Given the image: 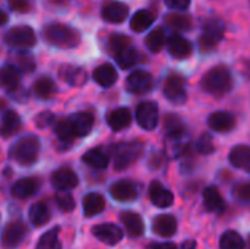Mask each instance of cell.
<instances>
[{
	"label": "cell",
	"instance_id": "60d3db41",
	"mask_svg": "<svg viewBox=\"0 0 250 249\" xmlns=\"http://www.w3.org/2000/svg\"><path fill=\"white\" fill-rule=\"evenodd\" d=\"M13 60H15V63H12V65L16 66L23 73H31L35 70V60L31 56V53L19 50L13 54Z\"/></svg>",
	"mask_w": 250,
	"mask_h": 249
},
{
	"label": "cell",
	"instance_id": "b9f144b4",
	"mask_svg": "<svg viewBox=\"0 0 250 249\" xmlns=\"http://www.w3.org/2000/svg\"><path fill=\"white\" fill-rule=\"evenodd\" d=\"M35 249H62V244L59 241V227H53L47 230L37 242Z\"/></svg>",
	"mask_w": 250,
	"mask_h": 249
},
{
	"label": "cell",
	"instance_id": "4fadbf2b",
	"mask_svg": "<svg viewBox=\"0 0 250 249\" xmlns=\"http://www.w3.org/2000/svg\"><path fill=\"white\" fill-rule=\"evenodd\" d=\"M166 45H167L168 53H170L173 57H176V59H186V57H189V56L192 54V51H193L192 43H190L188 38H185L183 35L176 34V32L171 34V35L168 37Z\"/></svg>",
	"mask_w": 250,
	"mask_h": 249
},
{
	"label": "cell",
	"instance_id": "f907efd6",
	"mask_svg": "<svg viewBox=\"0 0 250 249\" xmlns=\"http://www.w3.org/2000/svg\"><path fill=\"white\" fill-rule=\"evenodd\" d=\"M195 248H196L195 241H188V242H185V244L182 245V248L180 249H195Z\"/></svg>",
	"mask_w": 250,
	"mask_h": 249
},
{
	"label": "cell",
	"instance_id": "44dd1931",
	"mask_svg": "<svg viewBox=\"0 0 250 249\" xmlns=\"http://www.w3.org/2000/svg\"><path fill=\"white\" fill-rule=\"evenodd\" d=\"M1 85L10 94L18 91L21 87V70L12 63H6L1 68Z\"/></svg>",
	"mask_w": 250,
	"mask_h": 249
},
{
	"label": "cell",
	"instance_id": "e575fe53",
	"mask_svg": "<svg viewBox=\"0 0 250 249\" xmlns=\"http://www.w3.org/2000/svg\"><path fill=\"white\" fill-rule=\"evenodd\" d=\"M29 222L35 226V227H41L44 225L48 223L50 220V210L44 203H35L31 208H29Z\"/></svg>",
	"mask_w": 250,
	"mask_h": 249
},
{
	"label": "cell",
	"instance_id": "ab89813d",
	"mask_svg": "<svg viewBox=\"0 0 250 249\" xmlns=\"http://www.w3.org/2000/svg\"><path fill=\"white\" fill-rule=\"evenodd\" d=\"M245 239L234 230H227L223 233L220 239V249H245Z\"/></svg>",
	"mask_w": 250,
	"mask_h": 249
},
{
	"label": "cell",
	"instance_id": "d590c367",
	"mask_svg": "<svg viewBox=\"0 0 250 249\" xmlns=\"http://www.w3.org/2000/svg\"><path fill=\"white\" fill-rule=\"evenodd\" d=\"M34 92L41 100H48L56 92V84L50 76H40L34 82Z\"/></svg>",
	"mask_w": 250,
	"mask_h": 249
},
{
	"label": "cell",
	"instance_id": "9c48e42d",
	"mask_svg": "<svg viewBox=\"0 0 250 249\" xmlns=\"http://www.w3.org/2000/svg\"><path fill=\"white\" fill-rule=\"evenodd\" d=\"M28 235V227L22 222H10L4 226L1 233V244L3 248L15 249L18 248L25 236Z\"/></svg>",
	"mask_w": 250,
	"mask_h": 249
},
{
	"label": "cell",
	"instance_id": "3957f363",
	"mask_svg": "<svg viewBox=\"0 0 250 249\" xmlns=\"http://www.w3.org/2000/svg\"><path fill=\"white\" fill-rule=\"evenodd\" d=\"M10 158L22 166H31L38 160L40 154V139L37 136L28 135L18 139L10 147Z\"/></svg>",
	"mask_w": 250,
	"mask_h": 249
},
{
	"label": "cell",
	"instance_id": "8d00e7d4",
	"mask_svg": "<svg viewBox=\"0 0 250 249\" xmlns=\"http://www.w3.org/2000/svg\"><path fill=\"white\" fill-rule=\"evenodd\" d=\"M142 53L138 51L135 47H130L122 53H119L117 56H114V60L117 62V65L122 68V69H129V68H133L135 65H138L139 62H142Z\"/></svg>",
	"mask_w": 250,
	"mask_h": 249
},
{
	"label": "cell",
	"instance_id": "681fc988",
	"mask_svg": "<svg viewBox=\"0 0 250 249\" xmlns=\"http://www.w3.org/2000/svg\"><path fill=\"white\" fill-rule=\"evenodd\" d=\"M154 249H177V247L171 242H167V244H160V245H155Z\"/></svg>",
	"mask_w": 250,
	"mask_h": 249
},
{
	"label": "cell",
	"instance_id": "d4e9b609",
	"mask_svg": "<svg viewBox=\"0 0 250 249\" xmlns=\"http://www.w3.org/2000/svg\"><path fill=\"white\" fill-rule=\"evenodd\" d=\"M120 219H122L127 233L132 238H138V236L144 235L145 226H144V220H142V217L139 214H136L133 211H125V213H122Z\"/></svg>",
	"mask_w": 250,
	"mask_h": 249
},
{
	"label": "cell",
	"instance_id": "d6986e66",
	"mask_svg": "<svg viewBox=\"0 0 250 249\" xmlns=\"http://www.w3.org/2000/svg\"><path fill=\"white\" fill-rule=\"evenodd\" d=\"M40 186H41V182L35 178L21 179L12 186V195L19 200L31 198L32 195H35L38 192Z\"/></svg>",
	"mask_w": 250,
	"mask_h": 249
},
{
	"label": "cell",
	"instance_id": "9f6ffc18",
	"mask_svg": "<svg viewBox=\"0 0 250 249\" xmlns=\"http://www.w3.org/2000/svg\"><path fill=\"white\" fill-rule=\"evenodd\" d=\"M249 6H250V0H249Z\"/></svg>",
	"mask_w": 250,
	"mask_h": 249
},
{
	"label": "cell",
	"instance_id": "4316f807",
	"mask_svg": "<svg viewBox=\"0 0 250 249\" xmlns=\"http://www.w3.org/2000/svg\"><path fill=\"white\" fill-rule=\"evenodd\" d=\"M107 122H108V126L113 129V131H122L125 128H127L132 122V114H130V110L126 109V107H119L116 110H113L108 117H107Z\"/></svg>",
	"mask_w": 250,
	"mask_h": 249
},
{
	"label": "cell",
	"instance_id": "9a60e30c",
	"mask_svg": "<svg viewBox=\"0 0 250 249\" xmlns=\"http://www.w3.org/2000/svg\"><path fill=\"white\" fill-rule=\"evenodd\" d=\"M110 194L114 200L122 201V203H127V201H133L138 198V186L130 182V181H119L116 183L111 185L110 188Z\"/></svg>",
	"mask_w": 250,
	"mask_h": 249
},
{
	"label": "cell",
	"instance_id": "f546056e",
	"mask_svg": "<svg viewBox=\"0 0 250 249\" xmlns=\"http://www.w3.org/2000/svg\"><path fill=\"white\" fill-rule=\"evenodd\" d=\"M164 131L168 139H177L186 136V128L182 119L176 114H167L164 119Z\"/></svg>",
	"mask_w": 250,
	"mask_h": 249
},
{
	"label": "cell",
	"instance_id": "816d5d0a",
	"mask_svg": "<svg viewBox=\"0 0 250 249\" xmlns=\"http://www.w3.org/2000/svg\"><path fill=\"white\" fill-rule=\"evenodd\" d=\"M245 75H248L250 78V62H246L245 65Z\"/></svg>",
	"mask_w": 250,
	"mask_h": 249
},
{
	"label": "cell",
	"instance_id": "bcb514c9",
	"mask_svg": "<svg viewBox=\"0 0 250 249\" xmlns=\"http://www.w3.org/2000/svg\"><path fill=\"white\" fill-rule=\"evenodd\" d=\"M234 197L240 201H250V182L242 183L234 188Z\"/></svg>",
	"mask_w": 250,
	"mask_h": 249
},
{
	"label": "cell",
	"instance_id": "f35d334b",
	"mask_svg": "<svg viewBox=\"0 0 250 249\" xmlns=\"http://www.w3.org/2000/svg\"><path fill=\"white\" fill-rule=\"evenodd\" d=\"M107 47H108V51L111 53V56H117L119 53L133 47L132 45V40L127 37V35H123V34H111L107 40Z\"/></svg>",
	"mask_w": 250,
	"mask_h": 249
},
{
	"label": "cell",
	"instance_id": "603a6c76",
	"mask_svg": "<svg viewBox=\"0 0 250 249\" xmlns=\"http://www.w3.org/2000/svg\"><path fill=\"white\" fill-rule=\"evenodd\" d=\"M155 21V13L149 9H139L130 18V28L135 32H144L152 26Z\"/></svg>",
	"mask_w": 250,
	"mask_h": 249
},
{
	"label": "cell",
	"instance_id": "f6af8a7d",
	"mask_svg": "<svg viewBox=\"0 0 250 249\" xmlns=\"http://www.w3.org/2000/svg\"><path fill=\"white\" fill-rule=\"evenodd\" d=\"M7 6L10 10L18 13H28L31 10L29 0H7Z\"/></svg>",
	"mask_w": 250,
	"mask_h": 249
},
{
	"label": "cell",
	"instance_id": "4dcf8cb0",
	"mask_svg": "<svg viewBox=\"0 0 250 249\" xmlns=\"http://www.w3.org/2000/svg\"><path fill=\"white\" fill-rule=\"evenodd\" d=\"M230 163L242 170L250 173V147L237 145L230 151Z\"/></svg>",
	"mask_w": 250,
	"mask_h": 249
},
{
	"label": "cell",
	"instance_id": "2e32d148",
	"mask_svg": "<svg viewBox=\"0 0 250 249\" xmlns=\"http://www.w3.org/2000/svg\"><path fill=\"white\" fill-rule=\"evenodd\" d=\"M59 76L69 85L72 87H82L88 76H86V72L85 69L79 68V66H75V65H63L59 68Z\"/></svg>",
	"mask_w": 250,
	"mask_h": 249
},
{
	"label": "cell",
	"instance_id": "83f0119b",
	"mask_svg": "<svg viewBox=\"0 0 250 249\" xmlns=\"http://www.w3.org/2000/svg\"><path fill=\"white\" fill-rule=\"evenodd\" d=\"M54 134L59 138L60 144H66V145H70L73 142V139L78 136L70 117L57 120L56 125H54Z\"/></svg>",
	"mask_w": 250,
	"mask_h": 249
},
{
	"label": "cell",
	"instance_id": "7bdbcfd3",
	"mask_svg": "<svg viewBox=\"0 0 250 249\" xmlns=\"http://www.w3.org/2000/svg\"><path fill=\"white\" fill-rule=\"evenodd\" d=\"M196 150L202 156H208V154H212L215 151L214 138L211 136V134L205 132V134L201 135V138L198 139V144H196Z\"/></svg>",
	"mask_w": 250,
	"mask_h": 249
},
{
	"label": "cell",
	"instance_id": "1f68e13d",
	"mask_svg": "<svg viewBox=\"0 0 250 249\" xmlns=\"http://www.w3.org/2000/svg\"><path fill=\"white\" fill-rule=\"evenodd\" d=\"M164 21L174 31L185 32V31H190L193 28V19L188 13H176V12L174 13H168V15H166Z\"/></svg>",
	"mask_w": 250,
	"mask_h": 249
},
{
	"label": "cell",
	"instance_id": "f5cc1de1",
	"mask_svg": "<svg viewBox=\"0 0 250 249\" xmlns=\"http://www.w3.org/2000/svg\"><path fill=\"white\" fill-rule=\"evenodd\" d=\"M6 22H7V15L4 10H1V25H4Z\"/></svg>",
	"mask_w": 250,
	"mask_h": 249
},
{
	"label": "cell",
	"instance_id": "d6a6232c",
	"mask_svg": "<svg viewBox=\"0 0 250 249\" xmlns=\"http://www.w3.org/2000/svg\"><path fill=\"white\" fill-rule=\"evenodd\" d=\"M21 128V117L13 110H6L1 117V136L9 138L15 135Z\"/></svg>",
	"mask_w": 250,
	"mask_h": 249
},
{
	"label": "cell",
	"instance_id": "ee69618b",
	"mask_svg": "<svg viewBox=\"0 0 250 249\" xmlns=\"http://www.w3.org/2000/svg\"><path fill=\"white\" fill-rule=\"evenodd\" d=\"M56 204L63 213H70L75 210V200L70 194H66V192L59 194L56 197Z\"/></svg>",
	"mask_w": 250,
	"mask_h": 249
},
{
	"label": "cell",
	"instance_id": "52a82bcc",
	"mask_svg": "<svg viewBox=\"0 0 250 249\" xmlns=\"http://www.w3.org/2000/svg\"><path fill=\"white\" fill-rule=\"evenodd\" d=\"M163 92L166 98L174 104H182L188 98V91H186V81L183 76L177 73H170L163 87Z\"/></svg>",
	"mask_w": 250,
	"mask_h": 249
},
{
	"label": "cell",
	"instance_id": "836d02e7",
	"mask_svg": "<svg viewBox=\"0 0 250 249\" xmlns=\"http://www.w3.org/2000/svg\"><path fill=\"white\" fill-rule=\"evenodd\" d=\"M105 207V201L104 197L100 194H88L83 198V213L86 217H94L97 214H100Z\"/></svg>",
	"mask_w": 250,
	"mask_h": 249
},
{
	"label": "cell",
	"instance_id": "484cf974",
	"mask_svg": "<svg viewBox=\"0 0 250 249\" xmlns=\"http://www.w3.org/2000/svg\"><path fill=\"white\" fill-rule=\"evenodd\" d=\"M82 160L89 164L91 167H95V169H105L110 163V154L103 148V147H97V148H92V150H88Z\"/></svg>",
	"mask_w": 250,
	"mask_h": 249
},
{
	"label": "cell",
	"instance_id": "ac0fdd59",
	"mask_svg": "<svg viewBox=\"0 0 250 249\" xmlns=\"http://www.w3.org/2000/svg\"><path fill=\"white\" fill-rule=\"evenodd\" d=\"M208 126L215 132H230L236 126V119L229 112H215L208 117Z\"/></svg>",
	"mask_w": 250,
	"mask_h": 249
},
{
	"label": "cell",
	"instance_id": "11a10c76",
	"mask_svg": "<svg viewBox=\"0 0 250 249\" xmlns=\"http://www.w3.org/2000/svg\"><path fill=\"white\" fill-rule=\"evenodd\" d=\"M249 248H250V239H249Z\"/></svg>",
	"mask_w": 250,
	"mask_h": 249
},
{
	"label": "cell",
	"instance_id": "ba28073f",
	"mask_svg": "<svg viewBox=\"0 0 250 249\" xmlns=\"http://www.w3.org/2000/svg\"><path fill=\"white\" fill-rule=\"evenodd\" d=\"M154 88V78L149 72L138 69L126 79V90L132 94H146Z\"/></svg>",
	"mask_w": 250,
	"mask_h": 249
},
{
	"label": "cell",
	"instance_id": "7a4b0ae2",
	"mask_svg": "<svg viewBox=\"0 0 250 249\" xmlns=\"http://www.w3.org/2000/svg\"><path fill=\"white\" fill-rule=\"evenodd\" d=\"M201 87L205 92L217 97L230 92V90L233 88V76L230 69L224 65L214 66L202 76Z\"/></svg>",
	"mask_w": 250,
	"mask_h": 249
},
{
	"label": "cell",
	"instance_id": "7402d4cb",
	"mask_svg": "<svg viewBox=\"0 0 250 249\" xmlns=\"http://www.w3.org/2000/svg\"><path fill=\"white\" fill-rule=\"evenodd\" d=\"M152 229L158 236L170 238L177 232V222L170 214H160L154 219Z\"/></svg>",
	"mask_w": 250,
	"mask_h": 249
},
{
	"label": "cell",
	"instance_id": "c3c4849f",
	"mask_svg": "<svg viewBox=\"0 0 250 249\" xmlns=\"http://www.w3.org/2000/svg\"><path fill=\"white\" fill-rule=\"evenodd\" d=\"M192 0H164L166 6L173 10H186Z\"/></svg>",
	"mask_w": 250,
	"mask_h": 249
},
{
	"label": "cell",
	"instance_id": "74e56055",
	"mask_svg": "<svg viewBox=\"0 0 250 249\" xmlns=\"http://www.w3.org/2000/svg\"><path fill=\"white\" fill-rule=\"evenodd\" d=\"M167 40H168V38H167V35H166L164 28H163V26H158V28L152 29V31L146 35L145 44H146V47H148L149 51L158 53V51L164 47V44H167Z\"/></svg>",
	"mask_w": 250,
	"mask_h": 249
},
{
	"label": "cell",
	"instance_id": "8fae6325",
	"mask_svg": "<svg viewBox=\"0 0 250 249\" xmlns=\"http://www.w3.org/2000/svg\"><path fill=\"white\" fill-rule=\"evenodd\" d=\"M136 120L145 131H152L158 125V106L154 101H144L136 109Z\"/></svg>",
	"mask_w": 250,
	"mask_h": 249
},
{
	"label": "cell",
	"instance_id": "5bb4252c",
	"mask_svg": "<svg viewBox=\"0 0 250 249\" xmlns=\"http://www.w3.org/2000/svg\"><path fill=\"white\" fill-rule=\"evenodd\" d=\"M51 185L59 191H69L78 185V176L70 167H60L51 175Z\"/></svg>",
	"mask_w": 250,
	"mask_h": 249
},
{
	"label": "cell",
	"instance_id": "8992f818",
	"mask_svg": "<svg viewBox=\"0 0 250 249\" xmlns=\"http://www.w3.org/2000/svg\"><path fill=\"white\" fill-rule=\"evenodd\" d=\"M3 40H4L6 45H9L12 48H18V50L31 48L37 44L35 31L28 25L12 26L10 29H7L4 32Z\"/></svg>",
	"mask_w": 250,
	"mask_h": 249
},
{
	"label": "cell",
	"instance_id": "f1b7e54d",
	"mask_svg": "<svg viewBox=\"0 0 250 249\" xmlns=\"http://www.w3.org/2000/svg\"><path fill=\"white\" fill-rule=\"evenodd\" d=\"M70 120L73 123V128H75V132L78 136H85L92 131L94 116L89 112H79V113L70 116Z\"/></svg>",
	"mask_w": 250,
	"mask_h": 249
},
{
	"label": "cell",
	"instance_id": "277c9868",
	"mask_svg": "<svg viewBox=\"0 0 250 249\" xmlns=\"http://www.w3.org/2000/svg\"><path fill=\"white\" fill-rule=\"evenodd\" d=\"M226 34V23L220 18H208L202 25V34L199 35V48L202 51L214 50Z\"/></svg>",
	"mask_w": 250,
	"mask_h": 249
},
{
	"label": "cell",
	"instance_id": "ffe728a7",
	"mask_svg": "<svg viewBox=\"0 0 250 249\" xmlns=\"http://www.w3.org/2000/svg\"><path fill=\"white\" fill-rule=\"evenodd\" d=\"M92 78L98 85H101L104 88H110L117 81V70L111 63H103L98 68H95Z\"/></svg>",
	"mask_w": 250,
	"mask_h": 249
},
{
	"label": "cell",
	"instance_id": "e0dca14e",
	"mask_svg": "<svg viewBox=\"0 0 250 249\" xmlns=\"http://www.w3.org/2000/svg\"><path fill=\"white\" fill-rule=\"evenodd\" d=\"M149 197H151L152 204L158 208H167L174 201V195L171 194V191H168L166 186H163L157 181L152 182L149 186Z\"/></svg>",
	"mask_w": 250,
	"mask_h": 249
},
{
	"label": "cell",
	"instance_id": "5b68a950",
	"mask_svg": "<svg viewBox=\"0 0 250 249\" xmlns=\"http://www.w3.org/2000/svg\"><path fill=\"white\" fill-rule=\"evenodd\" d=\"M114 154V167L117 170H125L132 166L144 153V141H130L120 142L113 148Z\"/></svg>",
	"mask_w": 250,
	"mask_h": 249
},
{
	"label": "cell",
	"instance_id": "30bf717a",
	"mask_svg": "<svg viewBox=\"0 0 250 249\" xmlns=\"http://www.w3.org/2000/svg\"><path fill=\"white\" fill-rule=\"evenodd\" d=\"M101 18L108 23H122L129 18V6L117 0H107L101 7Z\"/></svg>",
	"mask_w": 250,
	"mask_h": 249
},
{
	"label": "cell",
	"instance_id": "7c38bea8",
	"mask_svg": "<svg viewBox=\"0 0 250 249\" xmlns=\"http://www.w3.org/2000/svg\"><path fill=\"white\" fill-rule=\"evenodd\" d=\"M92 235L105 245H117L123 238V232L120 230V227L113 223H103L94 226Z\"/></svg>",
	"mask_w": 250,
	"mask_h": 249
},
{
	"label": "cell",
	"instance_id": "db71d44e",
	"mask_svg": "<svg viewBox=\"0 0 250 249\" xmlns=\"http://www.w3.org/2000/svg\"><path fill=\"white\" fill-rule=\"evenodd\" d=\"M54 1H63V0H54Z\"/></svg>",
	"mask_w": 250,
	"mask_h": 249
},
{
	"label": "cell",
	"instance_id": "7dc6e473",
	"mask_svg": "<svg viewBox=\"0 0 250 249\" xmlns=\"http://www.w3.org/2000/svg\"><path fill=\"white\" fill-rule=\"evenodd\" d=\"M54 122V116L50 112H42L35 117V123L38 128H47L48 125H51Z\"/></svg>",
	"mask_w": 250,
	"mask_h": 249
},
{
	"label": "cell",
	"instance_id": "cb8c5ba5",
	"mask_svg": "<svg viewBox=\"0 0 250 249\" xmlns=\"http://www.w3.org/2000/svg\"><path fill=\"white\" fill-rule=\"evenodd\" d=\"M204 205L208 211H214V213H223L226 210V203H224V198L221 197L218 188H215V186L205 188Z\"/></svg>",
	"mask_w": 250,
	"mask_h": 249
},
{
	"label": "cell",
	"instance_id": "6da1fadb",
	"mask_svg": "<svg viewBox=\"0 0 250 249\" xmlns=\"http://www.w3.org/2000/svg\"><path fill=\"white\" fill-rule=\"evenodd\" d=\"M41 35L47 44L59 48H75L81 43V34L75 28L59 22L47 23L42 28Z\"/></svg>",
	"mask_w": 250,
	"mask_h": 249
}]
</instances>
